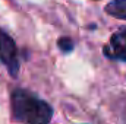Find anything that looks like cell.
<instances>
[{
  "label": "cell",
  "mask_w": 126,
  "mask_h": 124,
  "mask_svg": "<svg viewBox=\"0 0 126 124\" xmlns=\"http://www.w3.org/2000/svg\"><path fill=\"white\" fill-rule=\"evenodd\" d=\"M13 120L25 124H48L53 117V107L27 89H15L10 95Z\"/></svg>",
  "instance_id": "1"
},
{
  "label": "cell",
  "mask_w": 126,
  "mask_h": 124,
  "mask_svg": "<svg viewBox=\"0 0 126 124\" xmlns=\"http://www.w3.org/2000/svg\"><path fill=\"white\" fill-rule=\"evenodd\" d=\"M0 62L3 63L12 77H18L19 74V59L18 48L13 38L0 29Z\"/></svg>",
  "instance_id": "2"
},
{
  "label": "cell",
  "mask_w": 126,
  "mask_h": 124,
  "mask_svg": "<svg viewBox=\"0 0 126 124\" xmlns=\"http://www.w3.org/2000/svg\"><path fill=\"white\" fill-rule=\"evenodd\" d=\"M103 53L110 60L126 62V28H120L111 34L109 42L103 47Z\"/></svg>",
  "instance_id": "3"
},
{
  "label": "cell",
  "mask_w": 126,
  "mask_h": 124,
  "mask_svg": "<svg viewBox=\"0 0 126 124\" xmlns=\"http://www.w3.org/2000/svg\"><path fill=\"white\" fill-rule=\"evenodd\" d=\"M104 10L107 15H110L113 18L126 21V0H113L106 4Z\"/></svg>",
  "instance_id": "4"
},
{
  "label": "cell",
  "mask_w": 126,
  "mask_h": 124,
  "mask_svg": "<svg viewBox=\"0 0 126 124\" xmlns=\"http://www.w3.org/2000/svg\"><path fill=\"white\" fill-rule=\"evenodd\" d=\"M57 47H59V50L62 51L63 54H69V53L73 51L75 44H73V41L69 37H60L57 39Z\"/></svg>",
  "instance_id": "5"
}]
</instances>
